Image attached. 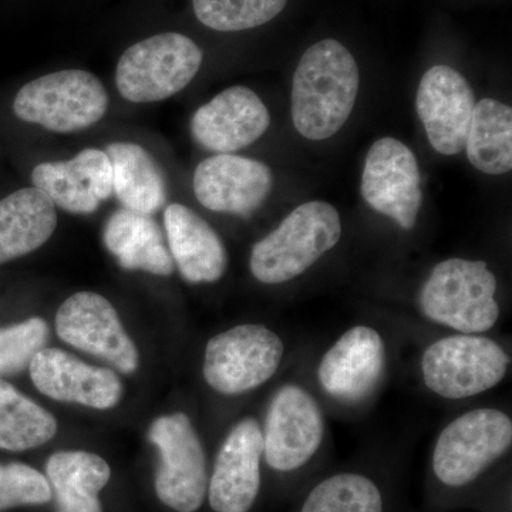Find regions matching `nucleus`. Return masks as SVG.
Here are the masks:
<instances>
[{
    "label": "nucleus",
    "mask_w": 512,
    "mask_h": 512,
    "mask_svg": "<svg viewBox=\"0 0 512 512\" xmlns=\"http://www.w3.org/2000/svg\"><path fill=\"white\" fill-rule=\"evenodd\" d=\"M497 278L487 262L450 258L434 266L419 292L421 315L457 333L484 335L500 319Z\"/></svg>",
    "instance_id": "nucleus-3"
},
{
    "label": "nucleus",
    "mask_w": 512,
    "mask_h": 512,
    "mask_svg": "<svg viewBox=\"0 0 512 512\" xmlns=\"http://www.w3.org/2000/svg\"><path fill=\"white\" fill-rule=\"evenodd\" d=\"M468 161L481 173L501 175L512 168V110L493 99L476 103L466 141Z\"/></svg>",
    "instance_id": "nucleus-24"
},
{
    "label": "nucleus",
    "mask_w": 512,
    "mask_h": 512,
    "mask_svg": "<svg viewBox=\"0 0 512 512\" xmlns=\"http://www.w3.org/2000/svg\"><path fill=\"white\" fill-rule=\"evenodd\" d=\"M355 57L338 40H320L303 53L292 84V120L298 133L320 141L345 126L359 93Z\"/></svg>",
    "instance_id": "nucleus-1"
},
{
    "label": "nucleus",
    "mask_w": 512,
    "mask_h": 512,
    "mask_svg": "<svg viewBox=\"0 0 512 512\" xmlns=\"http://www.w3.org/2000/svg\"><path fill=\"white\" fill-rule=\"evenodd\" d=\"M69 161L97 201L109 200L113 195V165L106 151L86 148Z\"/></svg>",
    "instance_id": "nucleus-31"
},
{
    "label": "nucleus",
    "mask_w": 512,
    "mask_h": 512,
    "mask_svg": "<svg viewBox=\"0 0 512 512\" xmlns=\"http://www.w3.org/2000/svg\"><path fill=\"white\" fill-rule=\"evenodd\" d=\"M109 110V93L99 77L69 69L37 77L13 100V113L25 123L55 133H76L99 123Z\"/></svg>",
    "instance_id": "nucleus-6"
},
{
    "label": "nucleus",
    "mask_w": 512,
    "mask_h": 512,
    "mask_svg": "<svg viewBox=\"0 0 512 512\" xmlns=\"http://www.w3.org/2000/svg\"><path fill=\"white\" fill-rule=\"evenodd\" d=\"M110 477L106 460L87 451H59L46 463L56 512H103L99 494Z\"/></svg>",
    "instance_id": "nucleus-22"
},
{
    "label": "nucleus",
    "mask_w": 512,
    "mask_h": 512,
    "mask_svg": "<svg viewBox=\"0 0 512 512\" xmlns=\"http://www.w3.org/2000/svg\"><path fill=\"white\" fill-rule=\"evenodd\" d=\"M52 498V487L40 471L28 464L0 463V511L43 505Z\"/></svg>",
    "instance_id": "nucleus-30"
},
{
    "label": "nucleus",
    "mask_w": 512,
    "mask_h": 512,
    "mask_svg": "<svg viewBox=\"0 0 512 512\" xmlns=\"http://www.w3.org/2000/svg\"><path fill=\"white\" fill-rule=\"evenodd\" d=\"M512 444V420L503 410H470L450 421L437 437L433 471L448 487L473 483Z\"/></svg>",
    "instance_id": "nucleus-7"
},
{
    "label": "nucleus",
    "mask_w": 512,
    "mask_h": 512,
    "mask_svg": "<svg viewBox=\"0 0 512 512\" xmlns=\"http://www.w3.org/2000/svg\"><path fill=\"white\" fill-rule=\"evenodd\" d=\"M103 241L126 271L157 276H170L174 272L173 256L151 215L126 208L117 210L104 225Z\"/></svg>",
    "instance_id": "nucleus-20"
},
{
    "label": "nucleus",
    "mask_w": 512,
    "mask_h": 512,
    "mask_svg": "<svg viewBox=\"0 0 512 512\" xmlns=\"http://www.w3.org/2000/svg\"><path fill=\"white\" fill-rule=\"evenodd\" d=\"M288 0H192L202 25L217 32L259 28L275 19Z\"/></svg>",
    "instance_id": "nucleus-27"
},
{
    "label": "nucleus",
    "mask_w": 512,
    "mask_h": 512,
    "mask_svg": "<svg viewBox=\"0 0 512 512\" xmlns=\"http://www.w3.org/2000/svg\"><path fill=\"white\" fill-rule=\"evenodd\" d=\"M59 338L73 348L106 360L124 375L138 369V350L114 306L94 292L74 293L56 315Z\"/></svg>",
    "instance_id": "nucleus-12"
},
{
    "label": "nucleus",
    "mask_w": 512,
    "mask_h": 512,
    "mask_svg": "<svg viewBox=\"0 0 512 512\" xmlns=\"http://www.w3.org/2000/svg\"><path fill=\"white\" fill-rule=\"evenodd\" d=\"M360 191L370 208L404 231L416 227L423 204L421 175L416 156L402 141L384 137L370 147Z\"/></svg>",
    "instance_id": "nucleus-11"
},
{
    "label": "nucleus",
    "mask_w": 512,
    "mask_h": 512,
    "mask_svg": "<svg viewBox=\"0 0 512 512\" xmlns=\"http://www.w3.org/2000/svg\"><path fill=\"white\" fill-rule=\"evenodd\" d=\"M56 227V205L39 188H22L0 200V265L43 247Z\"/></svg>",
    "instance_id": "nucleus-21"
},
{
    "label": "nucleus",
    "mask_w": 512,
    "mask_h": 512,
    "mask_svg": "<svg viewBox=\"0 0 512 512\" xmlns=\"http://www.w3.org/2000/svg\"><path fill=\"white\" fill-rule=\"evenodd\" d=\"M510 363V355L494 339L456 333L427 346L421 357V377L436 396L464 400L497 387L507 376Z\"/></svg>",
    "instance_id": "nucleus-4"
},
{
    "label": "nucleus",
    "mask_w": 512,
    "mask_h": 512,
    "mask_svg": "<svg viewBox=\"0 0 512 512\" xmlns=\"http://www.w3.org/2000/svg\"><path fill=\"white\" fill-rule=\"evenodd\" d=\"M33 187L45 192L56 207L72 214L87 215L99 210L94 197L70 161L36 165L32 173Z\"/></svg>",
    "instance_id": "nucleus-28"
},
{
    "label": "nucleus",
    "mask_w": 512,
    "mask_h": 512,
    "mask_svg": "<svg viewBox=\"0 0 512 512\" xmlns=\"http://www.w3.org/2000/svg\"><path fill=\"white\" fill-rule=\"evenodd\" d=\"M342 222L338 210L325 201L299 205L278 228L256 242L249 268L256 281L279 285L305 274L338 245Z\"/></svg>",
    "instance_id": "nucleus-2"
},
{
    "label": "nucleus",
    "mask_w": 512,
    "mask_h": 512,
    "mask_svg": "<svg viewBox=\"0 0 512 512\" xmlns=\"http://www.w3.org/2000/svg\"><path fill=\"white\" fill-rule=\"evenodd\" d=\"M170 254L178 271L190 284H212L227 271L228 254L215 229L201 215L183 204L164 212Z\"/></svg>",
    "instance_id": "nucleus-19"
},
{
    "label": "nucleus",
    "mask_w": 512,
    "mask_h": 512,
    "mask_svg": "<svg viewBox=\"0 0 512 512\" xmlns=\"http://www.w3.org/2000/svg\"><path fill=\"white\" fill-rule=\"evenodd\" d=\"M271 116L264 101L245 86L229 87L195 111L191 134L198 146L232 154L264 136Z\"/></svg>",
    "instance_id": "nucleus-17"
},
{
    "label": "nucleus",
    "mask_w": 512,
    "mask_h": 512,
    "mask_svg": "<svg viewBox=\"0 0 512 512\" xmlns=\"http://www.w3.org/2000/svg\"><path fill=\"white\" fill-rule=\"evenodd\" d=\"M113 165V194L126 210L153 215L167 201L163 170L156 158L136 143L117 141L106 147Z\"/></svg>",
    "instance_id": "nucleus-23"
},
{
    "label": "nucleus",
    "mask_w": 512,
    "mask_h": 512,
    "mask_svg": "<svg viewBox=\"0 0 512 512\" xmlns=\"http://www.w3.org/2000/svg\"><path fill=\"white\" fill-rule=\"evenodd\" d=\"M202 50L183 33H158L128 47L116 67V87L131 103L170 99L194 80Z\"/></svg>",
    "instance_id": "nucleus-5"
},
{
    "label": "nucleus",
    "mask_w": 512,
    "mask_h": 512,
    "mask_svg": "<svg viewBox=\"0 0 512 512\" xmlns=\"http://www.w3.org/2000/svg\"><path fill=\"white\" fill-rule=\"evenodd\" d=\"M29 372L36 389L57 402L109 410L123 394V384L113 370L87 365L60 349L40 350Z\"/></svg>",
    "instance_id": "nucleus-18"
},
{
    "label": "nucleus",
    "mask_w": 512,
    "mask_h": 512,
    "mask_svg": "<svg viewBox=\"0 0 512 512\" xmlns=\"http://www.w3.org/2000/svg\"><path fill=\"white\" fill-rule=\"evenodd\" d=\"M148 437L160 451L156 493L161 503L177 512L200 510L208 490L207 458L190 417H158Z\"/></svg>",
    "instance_id": "nucleus-9"
},
{
    "label": "nucleus",
    "mask_w": 512,
    "mask_h": 512,
    "mask_svg": "<svg viewBox=\"0 0 512 512\" xmlns=\"http://www.w3.org/2000/svg\"><path fill=\"white\" fill-rule=\"evenodd\" d=\"M47 339L49 326L40 318L0 328V377L16 375L29 367Z\"/></svg>",
    "instance_id": "nucleus-29"
},
{
    "label": "nucleus",
    "mask_w": 512,
    "mask_h": 512,
    "mask_svg": "<svg viewBox=\"0 0 512 512\" xmlns=\"http://www.w3.org/2000/svg\"><path fill=\"white\" fill-rule=\"evenodd\" d=\"M268 165L252 158L217 154L195 168V198L207 210L248 217L262 207L272 191Z\"/></svg>",
    "instance_id": "nucleus-15"
},
{
    "label": "nucleus",
    "mask_w": 512,
    "mask_h": 512,
    "mask_svg": "<svg viewBox=\"0 0 512 512\" xmlns=\"http://www.w3.org/2000/svg\"><path fill=\"white\" fill-rule=\"evenodd\" d=\"M325 431L318 400L299 384H285L272 397L262 429L266 464L281 473L299 470L318 453Z\"/></svg>",
    "instance_id": "nucleus-10"
},
{
    "label": "nucleus",
    "mask_w": 512,
    "mask_h": 512,
    "mask_svg": "<svg viewBox=\"0 0 512 512\" xmlns=\"http://www.w3.org/2000/svg\"><path fill=\"white\" fill-rule=\"evenodd\" d=\"M386 362L383 336L372 326H353L320 359L318 382L336 402L357 404L382 382Z\"/></svg>",
    "instance_id": "nucleus-13"
},
{
    "label": "nucleus",
    "mask_w": 512,
    "mask_h": 512,
    "mask_svg": "<svg viewBox=\"0 0 512 512\" xmlns=\"http://www.w3.org/2000/svg\"><path fill=\"white\" fill-rule=\"evenodd\" d=\"M285 345L264 325L235 326L218 333L205 348V382L215 392L238 396L271 380L284 360Z\"/></svg>",
    "instance_id": "nucleus-8"
},
{
    "label": "nucleus",
    "mask_w": 512,
    "mask_h": 512,
    "mask_svg": "<svg viewBox=\"0 0 512 512\" xmlns=\"http://www.w3.org/2000/svg\"><path fill=\"white\" fill-rule=\"evenodd\" d=\"M301 512H383L382 493L362 474H336L313 488Z\"/></svg>",
    "instance_id": "nucleus-26"
},
{
    "label": "nucleus",
    "mask_w": 512,
    "mask_h": 512,
    "mask_svg": "<svg viewBox=\"0 0 512 512\" xmlns=\"http://www.w3.org/2000/svg\"><path fill=\"white\" fill-rule=\"evenodd\" d=\"M416 107L437 153L456 156L466 148L476 96L463 74L444 64L431 67L421 77Z\"/></svg>",
    "instance_id": "nucleus-14"
},
{
    "label": "nucleus",
    "mask_w": 512,
    "mask_h": 512,
    "mask_svg": "<svg viewBox=\"0 0 512 512\" xmlns=\"http://www.w3.org/2000/svg\"><path fill=\"white\" fill-rule=\"evenodd\" d=\"M264 458L262 427L252 417L242 419L224 440L208 485V498L215 512H248L261 487Z\"/></svg>",
    "instance_id": "nucleus-16"
},
{
    "label": "nucleus",
    "mask_w": 512,
    "mask_h": 512,
    "mask_svg": "<svg viewBox=\"0 0 512 512\" xmlns=\"http://www.w3.org/2000/svg\"><path fill=\"white\" fill-rule=\"evenodd\" d=\"M57 433L53 414L0 380V450L26 451L43 446Z\"/></svg>",
    "instance_id": "nucleus-25"
}]
</instances>
